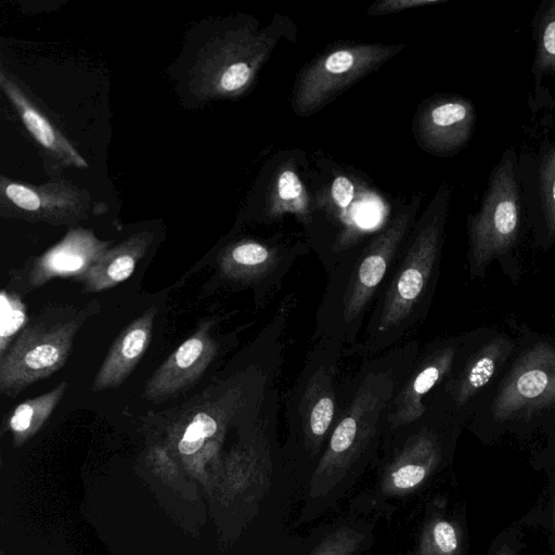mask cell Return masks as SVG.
Segmentation results:
<instances>
[{
	"instance_id": "cell-1",
	"label": "cell",
	"mask_w": 555,
	"mask_h": 555,
	"mask_svg": "<svg viewBox=\"0 0 555 555\" xmlns=\"http://www.w3.org/2000/svg\"><path fill=\"white\" fill-rule=\"evenodd\" d=\"M451 195L449 184H441L415 221L347 357L377 356L412 339L423 325L439 280Z\"/></svg>"
},
{
	"instance_id": "cell-2",
	"label": "cell",
	"mask_w": 555,
	"mask_h": 555,
	"mask_svg": "<svg viewBox=\"0 0 555 555\" xmlns=\"http://www.w3.org/2000/svg\"><path fill=\"white\" fill-rule=\"evenodd\" d=\"M422 346L410 339L364 359L345 379L339 415L311 476L312 495L326 493L374 452L384 437L390 403Z\"/></svg>"
},
{
	"instance_id": "cell-3",
	"label": "cell",
	"mask_w": 555,
	"mask_h": 555,
	"mask_svg": "<svg viewBox=\"0 0 555 555\" xmlns=\"http://www.w3.org/2000/svg\"><path fill=\"white\" fill-rule=\"evenodd\" d=\"M421 202L416 196L367 244L340 256L327 274L312 339L334 340L343 346L345 356L358 344L374 301L416 221Z\"/></svg>"
},
{
	"instance_id": "cell-4",
	"label": "cell",
	"mask_w": 555,
	"mask_h": 555,
	"mask_svg": "<svg viewBox=\"0 0 555 555\" xmlns=\"http://www.w3.org/2000/svg\"><path fill=\"white\" fill-rule=\"evenodd\" d=\"M487 437L555 426V341L526 334L468 420Z\"/></svg>"
},
{
	"instance_id": "cell-5",
	"label": "cell",
	"mask_w": 555,
	"mask_h": 555,
	"mask_svg": "<svg viewBox=\"0 0 555 555\" xmlns=\"http://www.w3.org/2000/svg\"><path fill=\"white\" fill-rule=\"evenodd\" d=\"M526 227L518 154L508 146L490 172L479 209L466 218L469 275L483 278L493 261L514 269Z\"/></svg>"
},
{
	"instance_id": "cell-6",
	"label": "cell",
	"mask_w": 555,
	"mask_h": 555,
	"mask_svg": "<svg viewBox=\"0 0 555 555\" xmlns=\"http://www.w3.org/2000/svg\"><path fill=\"white\" fill-rule=\"evenodd\" d=\"M344 356L338 343L312 339L302 369L287 393L285 416L291 436L309 456H321L339 415Z\"/></svg>"
},
{
	"instance_id": "cell-7",
	"label": "cell",
	"mask_w": 555,
	"mask_h": 555,
	"mask_svg": "<svg viewBox=\"0 0 555 555\" xmlns=\"http://www.w3.org/2000/svg\"><path fill=\"white\" fill-rule=\"evenodd\" d=\"M286 26L283 17H275L266 27L251 20L216 36L201 51L192 68L191 87L195 94L211 100L246 92Z\"/></svg>"
},
{
	"instance_id": "cell-8",
	"label": "cell",
	"mask_w": 555,
	"mask_h": 555,
	"mask_svg": "<svg viewBox=\"0 0 555 555\" xmlns=\"http://www.w3.org/2000/svg\"><path fill=\"white\" fill-rule=\"evenodd\" d=\"M99 309L96 301L79 309L52 308L28 323L0 356V392L14 398L60 370L70 354L78 331Z\"/></svg>"
},
{
	"instance_id": "cell-9",
	"label": "cell",
	"mask_w": 555,
	"mask_h": 555,
	"mask_svg": "<svg viewBox=\"0 0 555 555\" xmlns=\"http://www.w3.org/2000/svg\"><path fill=\"white\" fill-rule=\"evenodd\" d=\"M517 339L492 330L464 334V339L446 379L424 400L437 403L463 424L473 415L478 402L512 359Z\"/></svg>"
},
{
	"instance_id": "cell-10",
	"label": "cell",
	"mask_w": 555,
	"mask_h": 555,
	"mask_svg": "<svg viewBox=\"0 0 555 555\" xmlns=\"http://www.w3.org/2000/svg\"><path fill=\"white\" fill-rule=\"evenodd\" d=\"M425 406L415 421L385 436L399 442L383 473L385 494L402 495L418 488L439 466L448 443L463 425L440 404Z\"/></svg>"
},
{
	"instance_id": "cell-11",
	"label": "cell",
	"mask_w": 555,
	"mask_h": 555,
	"mask_svg": "<svg viewBox=\"0 0 555 555\" xmlns=\"http://www.w3.org/2000/svg\"><path fill=\"white\" fill-rule=\"evenodd\" d=\"M403 48L402 43H345L322 53L296 79L292 96L295 114L309 116L319 112Z\"/></svg>"
},
{
	"instance_id": "cell-12",
	"label": "cell",
	"mask_w": 555,
	"mask_h": 555,
	"mask_svg": "<svg viewBox=\"0 0 555 555\" xmlns=\"http://www.w3.org/2000/svg\"><path fill=\"white\" fill-rule=\"evenodd\" d=\"M306 247L302 243L238 240L221 250L218 270L227 283L254 289L256 305L261 307L280 289Z\"/></svg>"
},
{
	"instance_id": "cell-13",
	"label": "cell",
	"mask_w": 555,
	"mask_h": 555,
	"mask_svg": "<svg viewBox=\"0 0 555 555\" xmlns=\"http://www.w3.org/2000/svg\"><path fill=\"white\" fill-rule=\"evenodd\" d=\"M0 206L7 218L74 225L89 216L91 198L87 191L67 181L33 185L2 176Z\"/></svg>"
},
{
	"instance_id": "cell-14",
	"label": "cell",
	"mask_w": 555,
	"mask_h": 555,
	"mask_svg": "<svg viewBox=\"0 0 555 555\" xmlns=\"http://www.w3.org/2000/svg\"><path fill=\"white\" fill-rule=\"evenodd\" d=\"M464 334L436 338L422 346L388 411L384 437L420 417L424 400L451 372Z\"/></svg>"
},
{
	"instance_id": "cell-15",
	"label": "cell",
	"mask_w": 555,
	"mask_h": 555,
	"mask_svg": "<svg viewBox=\"0 0 555 555\" xmlns=\"http://www.w3.org/2000/svg\"><path fill=\"white\" fill-rule=\"evenodd\" d=\"M476 124L477 109L470 99L454 93L437 94L420 105L415 134L423 150L448 157L468 144Z\"/></svg>"
},
{
	"instance_id": "cell-16",
	"label": "cell",
	"mask_w": 555,
	"mask_h": 555,
	"mask_svg": "<svg viewBox=\"0 0 555 555\" xmlns=\"http://www.w3.org/2000/svg\"><path fill=\"white\" fill-rule=\"evenodd\" d=\"M518 175L534 244L555 246V141L543 139L538 151L518 154Z\"/></svg>"
},
{
	"instance_id": "cell-17",
	"label": "cell",
	"mask_w": 555,
	"mask_h": 555,
	"mask_svg": "<svg viewBox=\"0 0 555 555\" xmlns=\"http://www.w3.org/2000/svg\"><path fill=\"white\" fill-rule=\"evenodd\" d=\"M218 352L212 323H202L153 373L143 398L156 402L177 396L203 375Z\"/></svg>"
},
{
	"instance_id": "cell-18",
	"label": "cell",
	"mask_w": 555,
	"mask_h": 555,
	"mask_svg": "<svg viewBox=\"0 0 555 555\" xmlns=\"http://www.w3.org/2000/svg\"><path fill=\"white\" fill-rule=\"evenodd\" d=\"M108 245L109 242L101 241L90 230L73 228L27 267L25 284L28 288H37L55 278L77 281L109 248Z\"/></svg>"
},
{
	"instance_id": "cell-19",
	"label": "cell",
	"mask_w": 555,
	"mask_h": 555,
	"mask_svg": "<svg viewBox=\"0 0 555 555\" xmlns=\"http://www.w3.org/2000/svg\"><path fill=\"white\" fill-rule=\"evenodd\" d=\"M530 28L534 42L530 68L533 86L527 104L533 114L542 109L555 111V0L539 3Z\"/></svg>"
},
{
	"instance_id": "cell-20",
	"label": "cell",
	"mask_w": 555,
	"mask_h": 555,
	"mask_svg": "<svg viewBox=\"0 0 555 555\" xmlns=\"http://www.w3.org/2000/svg\"><path fill=\"white\" fill-rule=\"evenodd\" d=\"M0 86L27 131L48 154L65 166L88 167L87 162L69 140L50 121L4 69L0 72Z\"/></svg>"
},
{
	"instance_id": "cell-21",
	"label": "cell",
	"mask_w": 555,
	"mask_h": 555,
	"mask_svg": "<svg viewBox=\"0 0 555 555\" xmlns=\"http://www.w3.org/2000/svg\"><path fill=\"white\" fill-rule=\"evenodd\" d=\"M156 312L149 308L115 339L94 376L93 391L117 388L132 373L150 345Z\"/></svg>"
},
{
	"instance_id": "cell-22",
	"label": "cell",
	"mask_w": 555,
	"mask_h": 555,
	"mask_svg": "<svg viewBox=\"0 0 555 555\" xmlns=\"http://www.w3.org/2000/svg\"><path fill=\"white\" fill-rule=\"evenodd\" d=\"M153 240V233L142 231L108 248L88 272L77 280L82 285V292H101L126 281L133 273Z\"/></svg>"
},
{
	"instance_id": "cell-23",
	"label": "cell",
	"mask_w": 555,
	"mask_h": 555,
	"mask_svg": "<svg viewBox=\"0 0 555 555\" xmlns=\"http://www.w3.org/2000/svg\"><path fill=\"white\" fill-rule=\"evenodd\" d=\"M67 382L59 383L53 389L20 403L10 414L8 425L16 438L28 437L39 429L51 416L62 400Z\"/></svg>"
},
{
	"instance_id": "cell-24",
	"label": "cell",
	"mask_w": 555,
	"mask_h": 555,
	"mask_svg": "<svg viewBox=\"0 0 555 555\" xmlns=\"http://www.w3.org/2000/svg\"><path fill=\"white\" fill-rule=\"evenodd\" d=\"M461 535L457 527L444 518H434L421 534L417 555H460Z\"/></svg>"
},
{
	"instance_id": "cell-25",
	"label": "cell",
	"mask_w": 555,
	"mask_h": 555,
	"mask_svg": "<svg viewBox=\"0 0 555 555\" xmlns=\"http://www.w3.org/2000/svg\"><path fill=\"white\" fill-rule=\"evenodd\" d=\"M27 307L17 294L2 289L0 294V356L26 327Z\"/></svg>"
},
{
	"instance_id": "cell-26",
	"label": "cell",
	"mask_w": 555,
	"mask_h": 555,
	"mask_svg": "<svg viewBox=\"0 0 555 555\" xmlns=\"http://www.w3.org/2000/svg\"><path fill=\"white\" fill-rule=\"evenodd\" d=\"M274 215L291 211L308 223V199L304 185L295 171L291 169L283 170L275 185Z\"/></svg>"
},
{
	"instance_id": "cell-27",
	"label": "cell",
	"mask_w": 555,
	"mask_h": 555,
	"mask_svg": "<svg viewBox=\"0 0 555 555\" xmlns=\"http://www.w3.org/2000/svg\"><path fill=\"white\" fill-rule=\"evenodd\" d=\"M363 535L344 527L328 534L309 555H357Z\"/></svg>"
},
{
	"instance_id": "cell-28",
	"label": "cell",
	"mask_w": 555,
	"mask_h": 555,
	"mask_svg": "<svg viewBox=\"0 0 555 555\" xmlns=\"http://www.w3.org/2000/svg\"><path fill=\"white\" fill-rule=\"evenodd\" d=\"M446 0H383L373 3L369 9L367 13L372 16L397 13L402 10L434 5Z\"/></svg>"
},
{
	"instance_id": "cell-29",
	"label": "cell",
	"mask_w": 555,
	"mask_h": 555,
	"mask_svg": "<svg viewBox=\"0 0 555 555\" xmlns=\"http://www.w3.org/2000/svg\"><path fill=\"white\" fill-rule=\"evenodd\" d=\"M331 192L334 202L343 208L348 207L354 197L353 183L345 176H338L334 179Z\"/></svg>"
},
{
	"instance_id": "cell-30",
	"label": "cell",
	"mask_w": 555,
	"mask_h": 555,
	"mask_svg": "<svg viewBox=\"0 0 555 555\" xmlns=\"http://www.w3.org/2000/svg\"><path fill=\"white\" fill-rule=\"evenodd\" d=\"M494 555H515L514 552L507 547L499 550Z\"/></svg>"
},
{
	"instance_id": "cell-31",
	"label": "cell",
	"mask_w": 555,
	"mask_h": 555,
	"mask_svg": "<svg viewBox=\"0 0 555 555\" xmlns=\"http://www.w3.org/2000/svg\"><path fill=\"white\" fill-rule=\"evenodd\" d=\"M554 529H555V503H554Z\"/></svg>"
}]
</instances>
